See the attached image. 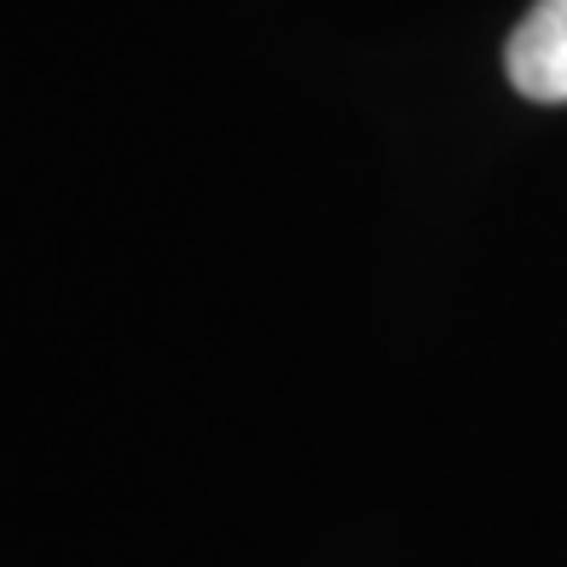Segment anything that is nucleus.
<instances>
[{"label":"nucleus","instance_id":"obj_1","mask_svg":"<svg viewBox=\"0 0 567 567\" xmlns=\"http://www.w3.org/2000/svg\"><path fill=\"white\" fill-rule=\"evenodd\" d=\"M504 70L533 105H567V0H533L504 47Z\"/></svg>","mask_w":567,"mask_h":567}]
</instances>
